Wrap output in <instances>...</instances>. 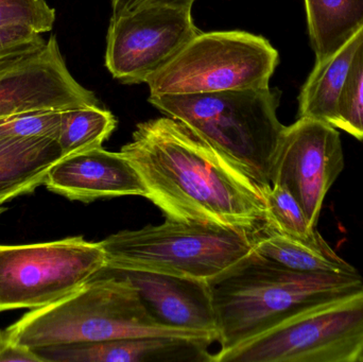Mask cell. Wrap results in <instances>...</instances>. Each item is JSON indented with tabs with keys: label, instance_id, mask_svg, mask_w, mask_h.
I'll return each instance as SVG.
<instances>
[{
	"label": "cell",
	"instance_id": "cell-13",
	"mask_svg": "<svg viewBox=\"0 0 363 362\" xmlns=\"http://www.w3.org/2000/svg\"><path fill=\"white\" fill-rule=\"evenodd\" d=\"M49 191L74 201L138 196L147 198L138 172L121 152L100 148L62 157L47 174Z\"/></svg>",
	"mask_w": 363,
	"mask_h": 362
},
{
	"label": "cell",
	"instance_id": "cell-6",
	"mask_svg": "<svg viewBox=\"0 0 363 362\" xmlns=\"http://www.w3.org/2000/svg\"><path fill=\"white\" fill-rule=\"evenodd\" d=\"M279 62L277 49L262 36L201 32L146 83L150 96L266 89Z\"/></svg>",
	"mask_w": 363,
	"mask_h": 362
},
{
	"label": "cell",
	"instance_id": "cell-4",
	"mask_svg": "<svg viewBox=\"0 0 363 362\" xmlns=\"http://www.w3.org/2000/svg\"><path fill=\"white\" fill-rule=\"evenodd\" d=\"M281 91L245 89L194 95L150 96L166 116L234 162L260 186H271L273 159L285 125L277 118Z\"/></svg>",
	"mask_w": 363,
	"mask_h": 362
},
{
	"label": "cell",
	"instance_id": "cell-23",
	"mask_svg": "<svg viewBox=\"0 0 363 362\" xmlns=\"http://www.w3.org/2000/svg\"><path fill=\"white\" fill-rule=\"evenodd\" d=\"M61 129V111H34L0 120V137L53 138Z\"/></svg>",
	"mask_w": 363,
	"mask_h": 362
},
{
	"label": "cell",
	"instance_id": "cell-19",
	"mask_svg": "<svg viewBox=\"0 0 363 362\" xmlns=\"http://www.w3.org/2000/svg\"><path fill=\"white\" fill-rule=\"evenodd\" d=\"M116 125L114 115L99 106L62 111L57 142L63 157L100 148Z\"/></svg>",
	"mask_w": 363,
	"mask_h": 362
},
{
	"label": "cell",
	"instance_id": "cell-5",
	"mask_svg": "<svg viewBox=\"0 0 363 362\" xmlns=\"http://www.w3.org/2000/svg\"><path fill=\"white\" fill-rule=\"evenodd\" d=\"M260 234L167 218L162 225L118 232L101 242L106 267L160 272L211 284L253 254Z\"/></svg>",
	"mask_w": 363,
	"mask_h": 362
},
{
	"label": "cell",
	"instance_id": "cell-16",
	"mask_svg": "<svg viewBox=\"0 0 363 362\" xmlns=\"http://www.w3.org/2000/svg\"><path fill=\"white\" fill-rule=\"evenodd\" d=\"M362 42L363 26L333 55L315 62L298 97V118L309 117L336 125L341 93Z\"/></svg>",
	"mask_w": 363,
	"mask_h": 362
},
{
	"label": "cell",
	"instance_id": "cell-26",
	"mask_svg": "<svg viewBox=\"0 0 363 362\" xmlns=\"http://www.w3.org/2000/svg\"><path fill=\"white\" fill-rule=\"evenodd\" d=\"M40 362L30 349L18 346L6 339L0 346V362Z\"/></svg>",
	"mask_w": 363,
	"mask_h": 362
},
{
	"label": "cell",
	"instance_id": "cell-11",
	"mask_svg": "<svg viewBox=\"0 0 363 362\" xmlns=\"http://www.w3.org/2000/svg\"><path fill=\"white\" fill-rule=\"evenodd\" d=\"M89 106L99 102L70 74L55 35L35 55L0 72V120L34 111Z\"/></svg>",
	"mask_w": 363,
	"mask_h": 362
},
{
	"label": "cell",
	"instance_id": "cell-2",
	"mask_svg": "<svg viewBox=\"0 0 363 362\" xmlns=\"http://www.w3.org/2000/svg\"><path fill=\"white\" fill-rule=\"evenodd\" d=\"M211 287L221 354L307 308L362 290L363 278L294 271L253 252Z\"/></svg>",
	"mask_w": 363,
	"mask_h": 362
},
{
	"label": "cell",
	"instance_id": "cell-21",
	"mask_svg": "<svg viewBox=\"0 0 363 362\" xmlns=\"http://www.w3.org/2000/svg\"><path fill=\"white\" fill-rule=\"evenodd\" d=\"M335 128L363 140V42L354 57L341 93Z\"/></svg>",
	"mask_w": 363,
	"mask_h": 362
},
{
	"label": "cell",
	"instance_id": "cell-10",
	"mask_svg": "<svg viewBox=\"0 0 363 362\" xmlns=\"http://www.w3.org/2000/svg\"><path fill=\"white\" fill-rule=\"evenodd\" d=\"M345 168L337 128L319 119L300 117L285 127L275 152L271 185L286 187L317 227L324 199Z\"/></svg>",
	"mask_w": 363,
	"mask_h": 362
},
{
	"label": "cell",
	"instance_id": "cell-28",
	"mask_svg": "<svg viewBox=\"0 0 363 362\" xmlns=\"http://www.w3.org/2000/svg\"><path fill=\"white\" fill-rule=\"evenodd\" d=\"M4 212V208H1V205H0V214Z\"/></svg>",
	"mask_w": 363,
	"mask_h": 362
},
{
	"label": "cell",
	"instance_id": "cell-17",
	"mask_svg": "<svg viewBox=\"0 0 363 362\" xmlns=\"http://www.w3.org/2000/svg\"><path fill=\"white\" fill-rule=\"evenodd\" d=\"M254 253L294 271L359 274L354 266L333 250L324 238L317 242H303L270 229L258 236Z\"/></svg>",
	"mask_w": 363,
	"mask_h": 362
},
{
	"label": "cell",
	"instance_id": "cell-9",
	"mask_svg": "<svg viewBox=\"0 0 363 362\" xmlns=\"http://www.w3.org/2000/svg\"><path fill=\"white\" fill-rule=\"evenodd\" d=\"M201 31L191 9L151 6L111 19L106 65L125 84L146 83Z\"/></svg>",
	"mask_w": 363,
	"mask_h": 362
},
{
	"label": "cell",
	"instance_id": "cell-14",
	"mask_svg": "<svg viewBox=\"0 0 363 362\" xmlns=\"http://www.w3.org/2000/svg\"><path fill=\"white\" fill-rule=\"evenodd\" d=\"M213 341L180 337H132L30 349L40 362H213Z\"/></svg>",
	"mask_w": 363,
	"mask_h": 362
},
{
	"label": "cell",
	"instance_id": "cell-7",
	"mask_svg": "<svg viewBox=\"0 0 363 362\" xmlns=\"http://www.w3.org/2000/svg\"><path fill=\"white\" fill-rule=\"evenodd\" d=\"M213 362H363V289L307 308Z\"/></svg>",
	"mask_w": 363,
	"mask_h": 362
},
{
	"label": "cell",
	"instance_id": "cell-20",
	"mask_svg": "<svg viewBox=\"0 0 363 362\" xmlns=\"http://www.w3.org/2000/svg\"><path fill=\"white\" fill-rule=\"evenodd\" d=\"M267 218L273 231L294 239L317 242L323 239L307 219L301 204L286 187L272 184L264 188Z\"/></svg>",
	"mask_w": 363,
	"mask_h": 362
},
{
	"label": "cell",
	"instance_id": "cell-12",
	"mask_svg": "<svg viewBox=\"0 0 363 362\" xmlns=\"http://www.w3.org/2000/svg\"><path fill=\"white\" fill-rule=\"evenodd\" d=\"M106 268L135 288L157 322L218 338L217 314L208 282L146 270Z\"/></svg>",
	"mask_w": 363,
	"mask_h": 362
},
{
	"label": "cell",
	"instance_id": "cell-22",
	"mask_svg": "<svg viewBox=\"0 0 363 362\" xmlns=\"http://www.w3.org/2000/svg\"><path fill=\"white\" fill-rule=\"evenodd\" d=\"M55 21V9L46 0H0V29L26 28L43 34Z\"/></svg>",
	"mask_w": 363,
	"mask_h": 362
},
{
	"label": "cell",
	"instance_id": "cell-24",
	"mask_svg": "<svg viewBox=\"0 0 363 362\" xmlns=\"http://www.w3.org/2000/svg\"><path fill=\"white\" fill-rule=\"evenodd\" d=\"M46 40L42 34L26 28L0 29V72L42 50Z\"/></svg>",
	"mask_w": 363,
	"mask_h": 362
},
{
	"label": "cell",
	"instance_id": "cell-18",
	"mask_svg": "<svg viewBox=\"0 0 363 362\" xmlns=\"http://www.w3.org/2000/svg\"><path fill=\"white\" fill-rule=\"evenodd\" d=\"M315 59H325L363 26V0H304Z\"/></svg>",
	"mask_w": 363,
	"mask_h": 362
},
{
	"label": "cell",
	"instance_id": "cell-27",
	"mask_svg": "<svg viewBox=\"0 0 363 362\" xmlns=\"http://www.w3.org/2000/svg\"><path fill=\"white\" fill-rule=\"evenodd\" d=\"M6 334H4V331H0V346L4 344V342L6 341Z\"/></svg>",
	"mask_w": 363,
	"mask_h": 362
},
{
	"label": "cell",
	"instance_id": "cell-8",
	"mask_svg": "<svg viewBox=\"0 0 363 362\" xmlns=\"http://www.w3.org/2000/svg\"><path fill=\"white\" fill-rule=\"evenodd\" d=\"M106 267L102 242L83 237L0 246V312L52 305L80 290Z\"/></svg>",
	"mask_w": 363,
	"mask_h": 362
},
{
	"label": "cell",
	"instance_id": "cell-25",
	"mask_svg": "<svg viewBox=\"0 0 363 362\" xmlns=\"http://www.w3.org/2000/svg\"><path fill=\"white\" fill-rule=\"evenodd\" d=\"M196 0H112V18L129 14L134 11L151 6H166L172 8L191 9Z\"/></svg>",
	"mask_w": 363,
	"mask_h": 362
},
{
	"label": "cell",
	"instance_id": "cell-15",
	"mask_svg": "<svg viewBox=\"0 0 363 362\" xmlns=\"http://www.w3.org/2000/svg\"><path fill=\"white\" fill-rule=\"evenodd\" d=\"M62 157L53 138L0 137V205L44 185L49 170Z\"/></svg>",
	"mask_w": 363,
	"mask_h": 362
},
{
	"label": "cell",
	"instance_id": "cell-1",
	"mask_svg": "<svg viewBox=\"0 0 363 362\" xmlns=\"http://www.w3.org/2000/svg\"><path fill=\"white\" fill-rule=\"evenodd\" d=\"M121 152L166 218L254 233L271 229L264 187L181 121L138 123Z\"/></svg>",
	"mask_w": 363,
	"mask_h": 362
},
{
	"label": "cell",
	"instance_id": "cell-3",
	"mask_svg": "<svg viewBox=\"0 0 363 362\" xmlns=\"http://www.w3.org/2000/svg\"><path fill=\"white\" fill-rule=\"evenodd\" d=\"M4 334L9 341L28 349L147 336L218 341L211 334L172 329L157 322L135 288L106 268L74 295L32 310Z\"/></svg>",
	"mask_w": 363,
	"mask_h": 362
}]
</instances>
